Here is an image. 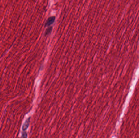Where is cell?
Masks as SVG:
<instances>
[{"instance_id": "1", "label": "cell", "mask_w": 139, "mask_h": 138, "mask_svg": "<svg viewBox=\"0 0 139 138\" xmlns=\"http://www.w3.org/2000/svg\"><path fill=\"white\" fill-rule=\"evenodd\" d=\"M55 16H52L49 17L46 21V22L45 23V26H48L52 24L55 22Z\"/></svg>"}, {"instance_id": "2", "label": "cell", "mask_w": 139, "mask_h": 138, "mask_svg": "<svg viewBox=\"0 0 139 138\" xmlns=\"http://www.w3.org/2000/svg\"><path fill=\"white\" fill-rule=\"evenodd\" d=\"M52 26H50L47 29H46V30L45 31V35L46 36L48 35H49L51 33V32L52 31Z\"/></svg>"}]
</instances>
